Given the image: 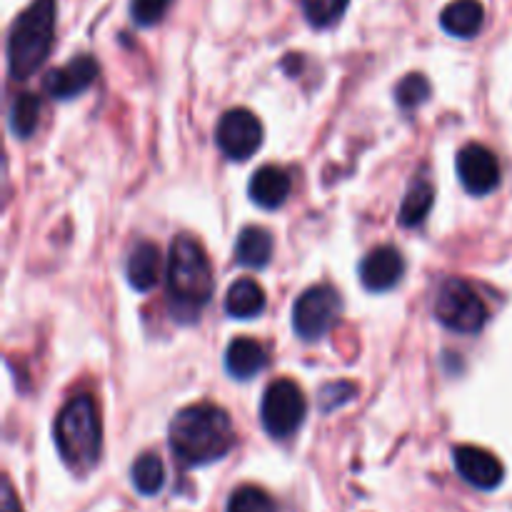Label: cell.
Returning <instances> with one entry per match:
<instances>
[{
	"mask_svg": "<svg viewBox=\"0 0 512 512\" xmlns=\"http://www.w3.org/2000/svg\"><path fill=\"white\" fill-rule=\"evenodd\" d=\"M168 440L178 463L198 468L230 453L235 443V430L223 408L200 403L183 408L175 415Z\"/></svg>",
	"mask_w": 512,
	"mask_h": 512,
	"instance_id": "obj_1",
	"label": "cell"
},
{
	"mask_svg": "<svg viewBox=\"0 0 512 512\" xmlns=\"http://www.w3.org/2000/svg\"><path fill=\"white\" fill-rule=\"evenodd\" d=\"M213 288V268L200 243L190 235L175 238L168 258V290L175 318L195 320L213 298Z\"/></svg>",
	"mask_w": 512,
	"mask_h": 512,
	"instance_id": "obj_2",
	"label": "cell"
},
{
	"mask_svg": "<svg viewBox=\"0 0 512 512\" xmlns=\"http://www.w3.org/2000/svg\"><path fill=\"white\" fill-rule=\"evenodd\" d=\"M55 443L70 470L88 473L95 468L103 448V428L90 395H75L65 403L55 418Z\"/></svg>",
	"mask_w": 512,
	"mask_h": 512,
	"instance_id": "obj_3",
	"label": "cell"
},
{
	"mask_svg": "<svg viewBox=\"0 0 512 512\" xmlns=\"http://www.w3.org/2000/svg\"><path fill=\"white\" fill-rule=\"evenodd\" d=\"M55 0H33L15 18L8 38V68L13 80H28L45 63L53 45Z\"/></svg>",
	"mask_w": 512,
	"mask_h": 512,
	"instance_id": "obj_4",
	"label": "cell"
},
{
	"mask_svg": "<svg viewBox=\"0 0 512 512\" xmlns=\"http://www.w3.org/2000/svg\"><path fill=\"white\" fill-rule=\"evenodd\" d=\"M435 318L453 333L475 335L488 323V308L468 280L448 278L435 298Z\"/></svg>",
	"mask_w": 512,
	"mask_h": 512,
	"instance_id": "obj_5",
	"label": "cell"
},
{
	"mask_svg": "<svg viewBox=\"0 0 512 512\" xmlns=\"http://www.w3.org/2000/svg\"><path fill=\"white\" fill-rule=\"evenodd\" d=\"M305 413H308V403H305L303 390L293 380L283 378L268 385L263 405H260L265 433L273 438H290L305 423Z\"/></svg>",
	"mask_w": 512,
	"mask_h": 512,
	"instance_id": "obj_6",
	"label": "cell"
},
{
	"mask_svg": "<svg viewBox=\"0 0 512 512\" xmlns=\"http://www.w3.org/2000/svg\"><path fill=\"white\" fill-rule=\"evenodd\" d=\"M340 310H343V300L333 285H315V288L305 290L293 305L295 335L308 343L320 340L338 323Z\"/></svg>",
	"mask_w": 512,
	"mask_h": 512,
	"instance_id": "obj_7",
	"label": "cell"
},
{
	"mask_svg": "<svg viewBox=\"0 0 512 512\" xmlns=\"http://www.w3.org/2000/svg\"><path fill=\"white\" fill-rule=\"evenodd\" d=\"M218 148L230 160H250L263 145V125L250 110L235 108L220 118L215 130Z\"/></svg>",
	"mask_w": 512,
	"mask_h": 512,
	"instance_id": "obj_8",
	"label": "cell"
},
{
	"mask_svg": "<svg viewBox=\"0 0 512 512\" xmlns=\"http://www.w3.org/2000/svg\"><path fill=\"white\" fill-rule=\"evenodd\" d=\"M458 178L470 195H488L500 185V165L493 150L480 143L465 145L458 153Z\"/></svg>",
	"mask_w": 512,
	"mask_h": 512,
	"instance_id": "obj_9",
	"label": "cell"
},
{
	"mask_svg": "<svg viewBox=\"0 0 512 512\" xmlns=\"http://www.w3.org/2000/svg\"><path fill=\"white\" fill-rule=\"evenodd\" d=\"M455 470L465 483H470L478 490H495L505 478L503 463L493 453L475 445H460L453 450Z\"/></svg>",
	"mask_w": 512,
	"mask_h": 512,
	"instance_id": "obj_10",
	"label": "cell"
},
{
	"mask_svg": "<svg viewBox=\"0 0 512 512\" xmlns=\"http://www.w3.org/2000/svg\"><path fill=\"white\" fill-rule=\"evenodd\" d=\"M98 78V63L90 55H75L63 68L50 70L45 78V93L55 100H73Z\"/></svg>",
	"mask_w": 512,
	"mask_h": 512,
	"instance_id": "obj_11",
	"label": "cell"
},
{
	"mask_svg": "<svg viewBox=\"0 0 512 512\" xmlns=\"http://www.w3.org/2000/svg\"><path fill=\"white\" fill-rule=\"evenodd\" d=\"M405 273V260L393 245H380L365 255L360 265V280L370 293H385L395 288Z\"/></svg>",
	"mask_w": 512,
	"mask_h": 512,
	"instance_id": "obj_12",
	"label": "cell"
},
{
	"mask_svg": "<svg viewBox=\"0 0 512 512\" xmlns=\"http://www.w3.org/2000/svg\"><path fill=\"white\" fill-rule=\"evenodd\" d=\"M290 190H293V180H290L288 170L278 168V165H263L253 173L248 185L250 200L265 210H278L285 205Z\"/></svg>",
	"mask_w": 512,
	"mask_h": 512,
	"instance_id": "obj_13",
	"label": "cell"
},
{
	"mask_svg": "<svg viewBox=\"0 0 512 512\" xmlns=\"http://www.w3.org/2000/svg\"><path fill=\"white\" fill-rule=\"evenodd\" d=\"M160 250L155 243L148 240H140L128 255V263H125V275H128V283L133 285L140 293H148L158 285L160 280Z\"/></svg>",
	"mask_w": 512,
	"mask_h": 512,
	"instance_id": "obj_14",
	"label": "cell"
},
{
	"mask_svg": "<svg viewBox=\"0 0 512 512\" xmlns=\"http://www.w3.org/2000/svg\"><path fill=\"white\" fill-rule=\"evenodd\" d=\"M485 8L480 0H453L448 8L440 13V25L453 38H475L483 30Z\"/></svg>",
	"mask_w": 512,
	"mask_h": 512,
	"instance_id": "obj_15",
	"label": "cell"
},
{
	"mask_svg": "<svg viewBox=\"0 0 512 512\" xmlns=\"http://www.w3.org/2000/svg\"><path fill=\"white\" fill-rule=\"evenodd\" d=\"M268 365V355L265 348L253 338H235L228 345V353H225V368L233 375L235 380H250L265 370Z\"/></svg>",
	"mask_w": 512,
	"mask_h": 512,
	"instance_id": "obj_16",
	"label": "cell"
},
{
	"mask_svg": "<svg viewBox=\"0 0 512 512\" xmlns=\"http://www.w3.org/2000/svg\"><path fill=\"white\" fill-rule=\"evenodd\" d=\"M273 255V235L258 225H248L240 230L238 243H235V258L243 268L260 270L270 263Z\"/></svg>",
	"mask_w": 512,
	"mask_h": 512,
	"instance_id": "obj_17",
	"label": "cell"
},
{
	"mask_svg": "<svg viewBox=\"0 0 512 512\" xmlns=\"http://www.w3.org/2000/svg\"><path fill=\"white\" fill-rule=\"evenodd\" d=\"M265 310V293L255 280L240 278L230 285L225 295V313L235 320L258 318Z\"/></svg>",
	"mask_w": 512,
	"mask_h": 512,
	"instance_id": "obj_18",
	"label": "cell"
},
{
	"mask_svg": "<svg viewBox=\"0 0 512 512\" xmlns=\"http://www.w3.org/2000/svg\"><path fill=\"white\" fill-rule=\"evenodd\" d=\"M433 203H435L433 185H430L428 180H415V183L410 185L408 193H405L403 205H400V215H398L400 225H405V228H415V225H420L425 218H428Z\"/></svg>",
	"mask_w": 512,
	"mask_h": 512,
	"instance_id": "obj_19",
	"label": "cell"
},
{
	"mask_svg": "<svg viewBox=\"0 0 512 512\" xmlns=\"http://www.w3.org/2000/svg\"><path fill=\"white\" fill-rule=\"evenodd\" d=\"M40 113H43V103L35 93H23L13 100L10 105V130L15 138H30L40 123Z\"/></svg>",
	"mask_w": 512,
	"mask_h": 512,
	"instance_id": "obj_20",
	"label": "cell"
},
{
	"mask_svg": "<svg viewBox=\"0 0 512 512\" xmlns=\"http://www.w3.org/2000/svg\"><path fill=\"white\" fill-rule=\"evenodd\" d=\"M130 478H133L135 490H138L140 495H158L165 483L163 460H160L155 453H143L133 463Z\"/></svg>",
	"mask_w": 512,
	"mask_h": 512,
	"instance_id": "obj_21",
	"label": "cell"
},
{
	"mask_svg": "<svg viewBox=\"0 0 512 512\" xmlns=\"http://www.w3.org/2000/svg\"><path fill=\"white\" fill-rule=\"evenodd\" d=\"M228 512H278L273 498L255 485H243L228 500Z\"/></svg>",
	"mask_w": 512,
	"mask_h": 512,
	"instance_id": "obj_22",
	"label": "cell"
},
{
	"mask_svg": "<svg viewBox=\"0 0 512 512\" xmlns=\"http://www.w3.org/2000/svg\"><path fill=\"white\" fill-rule=\"evenodd\" d=\"M350 0H303V13L315 28H328L345 13Z\"/></svg>",
	"mask_w": 512,
	"mask_h": 512,
	"instance_id": "obj_23",
	"label": "cell"
},
{
	"mask_svg": "<svg viewBox=\"0 0 512 512\" xmlns=\"http://www.w3.org/2000/svg\"><path fill=\"white\" fill-rule=\"evenodd\" d=\"M428 98H430V83L428 78L420 73L405 75V78L400 80L398 88H395V100H398V105H403L405 110L418 108V105L425 103Z\"/></svg>",
	"mask_w": 512,
	"mask_h": 512,
	"instance_id": "obj_24",
	"label": "cell"
},
{
	"mask_svg": "<svg viewBox=\"0 0 512 512\" xmlns=\"http://www.w3.org/2000/svg\"><path fill=\"white\" fill-rule=\"evenodd\" d=\"M170 3L173 0H130V15L138 25L143 28H150V25L160 23L168 13Z\"/></svg>",
	"mask_w": 512,
	"mask_h": 512,
	"instance_id": "obj_25",
	"label": "cell"
},
{
	"mask_svg": "<svg viewBox=\"0 0 512 512\" xmlns=\"http://www.w3.org/2000/svg\"><path fill=\"white\" fill-rule=\"evenodd\" d=\"M355 393H358V388H355L353 383H348V380H340V383H330L320 390V403H323V410H328L330 413V410L350 403V400L355 398Z\"/></svg>",
	"mask_w": 512,
	"mask_h": 512,
	"instance_id": "obj_26",
	"label": "cell"
},
{
	"mask_svg": "<svg viewBox=\"0 0 512 512\" xmlns=\"http://www.w3.org/2000/svg\"><path fill=\"white\" fill-rule=\"evenodd\" d=\"M3 512H23L20 510V503H18V498H15V493H13V488H10L8 480L3 483Z\"/></svg>",
	"mask_w": 512,
	"mask_h": 512,
	"instance_id": "obj_27",
	"label": "cell"
}]
</instances>
